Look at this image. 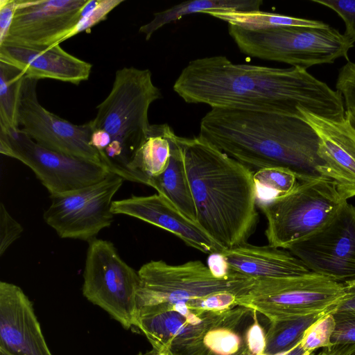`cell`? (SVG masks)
Listing matches in <instances>:
<instances>
[{"label":"cell","mask_w":355,"mask_h":355,"mask_svg":"<svg viewBox=\"0 0 355 355\" xmlns=\"http://www.w3.org/2000/svg\"><path fill=\"white\" fill-rule=\"evenodd\" d=\"M173 91L188 103L276 113L302 118L304 110L340 121L345 108L340 93L299 67L275 68L234 64L225 55L191 60Z\"/></svg>","instance_id":"6da1fadb"},{"label":"cell","mask_w":355,"mask_h":355,"mask_svg":"<svg viewBox=\"0 0 355 355\" xmlns=\"http://www.w3.org/2000/svg\"><path fill=\"white\" fill-rule=\"evenodd\" d=\"M198 135L253 171L281 167L298 181L325 178L318 155L319 138L302 118L211 108L201 119Z\"/></svg>","instance_id":"7a4b0ae2"},{"label":"cell","mask_w":355,"mask_h":355,"mask_svg":"<svg viewBox=\"0 0 355 355\" xmlns=\"http://www.w3.org/2000/svg\"><path fill=\"white\" fill-rule=\"evenodd\" d=\"M196 223L223 249L247 242L259 221L254 173L200 137H180Z\"/></svg>","instance_id":"3957f363"},{"label":"cell","mask_w":355,"mask_h":355,"mask_svg":"<svg viewBox=\"0 0 355 355\" xmlns=\"http://www.w3.org/2000/svg\"><path fill=\"white\" fill-rule=\"evenodd\" d=\"M162 97L149 69L130 67L116 71L110 92L90 121L92 129L110 136V143L100 157L110 173L135 182L130 164L149 131V107Z\"/></svg>","instance_id":"277c9868"},{"label":"cell","mask_w":355,"mask_h":355,"mask_svg":"<svg viewBox=\"0 0 355 355\" xmlns=\"http://www.w3.org/2000/svg\"><path fill=\"white\" fill-rule=\"evenodd\" d=\"M228 33L240 51L248 56L306 69L340 58L348 61V52L354 44L329 25L250 31L228 24Z\"/></svg>","instance_id":"5b68a950"},{"label":"cell","mask_w":355,"mask_h":355,"mask_svg":"<svg viewBox=\"0 0 355 355\" xmlns=\"http://www.w3.org/2000/svg\"><path fill=\"white\" fill-rule=\"evenodd\" d=\"M346 202L327 178L297 181L290 191L261 206L268 244L288 250L326 226Z\"/></svg>","instance_id":"8992f818"},{"label":"cell","mask_w":355,"mask_h":355,"mask_svg":"<svg viewBox=\"0 0 355 355\" xmlns=\"http://www.w3.org/2000/svg\"><path fill=\"white\" fill-rule=\"evenodd\" d=\"M139 286L137 304L139 309L162 304L188 302L221 293L243 294L254 279L228 270L220 276L202 261L171 265L152 260L138 270Z\"/></svg>","instance_id":"52a82bcc"},{"label":"cell","mask_w":355,"mask_h":355,"mask_svg":"<svg viewBox=\"0 0 355 355\" xmlns=\"http://www.w3.org/2000/svg\"><path fill=\"white\" fill-rule=\"evenodd\" d=\"M344 293L343 283L311 272L293 278L254 279L243 294L236 297V304L263 315L272 323L331 313Z\"/></svg>","instance_id":"ba28073f"},{"label":"cell","mask_w":355,"mask_h":355,"mask_svg":"<svg viewBox=\"0 0 355 355\" xmlns=\"http://www.w3.org/2000/svg\"><path fill=\"white\" fill-rule=\"evenodd\" d=\"M250 311L240 306L207 310L191 308L185 302L162 304L139 309L135 328L153 349L177 354L202 343L210 330H233Z\"/></svg>","instance_id":"9c48e42d"},{"label":"cell","mask_w":355,"mask_h":355,"mask_svg":"<svg viewBox=\"0 0 355 355\" xmlns=\"http://www.w3.org/2000/svg\"><path fill=\"white\" fill-rule=\"evenodd\" d=\"M139 276L119 254L114 244L94 238L89 241L82 292L125 329L135 328Z\"/></svg>","instance_id":"30bf717a"},{"label":"cell","mask_w":355,"mask_h":355,"mask_svg":"<svg viewBox=\"0 0 355 355\" xmlns=\"http://www.w3.org/2000/svg\"><path fill=\"white\" fill-rule=\"evenodd\" d=\"M0 153L28 166L50 196L94 184L111 173L101 165L45 148L20 128L0 130Z\"/></svg>","instance_id":"8fae6325"},{"label":"cell","mask_w":355,"mask_h":355,"mask_svg":"<svg viewBox=\"0 0 355 355\" xmlns=\"http://www.w3.org/2000/svg\"><path fill=\"white\" fill-rule=\"evenodd\" d=\"M124 180L111 173L94 184L50 196L51 203L44 213V221L60 238L89 242L111 225L112 198Z\"/></svg>","instance_id":"7c38bea8"},{"label":"cell","mask_w":355,"mask_h":355,"mask_svg":"<svg viewBox=\"0 0 355 355\" xmlns=\"http://www.w3.org/2000/svg\"><path fill=\"white\" fill-rule=\"evenodd\" d=\"M37 81L26 76L24 78L17 109L19 128L45 148L104 166L90 143V121L77 125L48 111L37 99Z\"/></svg>","instance_id":"4fadbf2b"},{"label":"cell","mask_w":355,"mask_h":355,"mask_svg":"<svg viewBox=\"0 0 355 355\" xmlns=\"http://www.w3.org/2000/svg\"><path fill=\"white\" fill-rule=\"evenodd\" d=\"M288 250L311 272L345 283L355 279V206L346 202L320 231Z\"/></svg>","instance_id":"5bb4252c"},{"label":"cell","mask_w":355,"mask_h":355,"mask_svg":"<svg viewBox=\"0 0 355 355\" xmlns=\"http://www.w3.org/2000/svg\"><path fill=\"white\" fill-rule=\"evenodd\" d=\"M89 1L17 0L3 42L33 47L60 44L75 27Z\"/></svg>","instance_id":"9a60e30c"},{"label":"cell","mask_w":355,"mask_h":355,"mask_svg":"<svg viewBox=\"0 0 355 355\" xmlns=\"http://www.w3.org/2000/svg\"><path fill=\"white\" fill-rule=\"evenodd\" d=\"M300 113L319 138L322 175L334 182L340 197L347 201L355 196V128L346 116L336 121L304 110Z\"/></svg>","instance_id":"2e32d148"},{"label":"cell","mask_w":355,"mask_h":355,"mask_svg":"<svg viewBox=\"0 0 355 355\" xmlns=\"http://www.w3.org/2000/svg\"><path fill=\"white\" fill-rule=\"evenodd\" d=\"M0 352L8 355H53L33 302L18 286L0 282Z\"/></svg>","instance_id":"e0dca14e"},{"label":"cell","mask_w":355,"mask_h":355,"mask_svg":"<svg viewBox=\"0 0 355 355\" xmlns=\"http://www.w3.org/2000/svg\"><path fill=\"white\" fill-rule=\"evenodd\" d=\"M114 214L130 216L168 231L185 244L204 253L220 254L225 249L217 244L196 223L181 213L163 196H132L113 200Z\"/></svg>","instance_id":"ac0fdd59"},{"label":"cell","mask_w":355,"mask_h":355,"mask_svg":"<svg viewBox=\"0 0 355 355\" xmlns=\"http://www.w3.org/2000/svg\"><path fill=\"white\" fill-rule=\"evenodd\" d=\"M0 61L14 65L37 80L53 79L78 85L89 79L92 65L65 51L60 44L33 47L0 44Z\"/></svg>","instance_id":"d6986e66"},{"label":"cell","mask_w":355,"mask_h":355,"mask_svg":"<svg viewBox=\"0 0 355 355\" xmlns=\"http://www.w3.org/2000/svg\"><path fill=\"white\" fill-rule=\"evenodd\" d=\"M227 270L254 279H287L310 271L288 250L247 242L225 250L220 254Z\"/></svg>","instance_id":"ffe728a7"},{"label":"cell","mask_w":355,"mask_h":355,"mask_svg":"<svg viewBox=\"0 0 355 355\" xmlns=\"http://www.w3.org/2000/svg\"><path fill=\"white\" fill-rule=\"evenodd\" d=\"M171 155L168 165L159 175L153 178L149 186L165 197L181 213L196 222V210L189 187L180 137H171Z\"/></svg>","instance_id":"44dd1931"},{"label":"cell","mask_w":355,"mask_h":355,"mask_svg":"<svg viewBox=\"0 0 355 355\" xmlns=\"http://www.w3.org/2000/svg\"><path fill=\"white\" fill-rule=\"evenodd\" d=\"M173 132L166 123L150 125L130 164L135 182L149 186L153 178L166 170L171 155V137Z\"/></svg>","instance_id":"7402d4cb"},{"label":"cell","mask_w":355,"mask_h":355,"mask_svg":"<svg viewBox=\"0 0 355 355\" xmlns=\"http://www.w3.org/2000/svg\"><path fill=\"white\" fill-rule=\"evenodd\" d=\"M261 0H193L187 1L165 10L154 13L153 19L139 28V33L148 40L153 34L164 26L176 21L182 17L193 13L225 11L259 10Z\"/></svg>","instance_id":"603a6c76"},{"label":"cell","mask_w":355,"mask_h":355,"mask_svg":"<svg viewBox=\"0 0 355 355\" xmlns=\"http://www.w3.org/2000/svg\"><path fill=\"white\" fill-rule=\"evenodd\" d=\"M208 15L250 31H262L284 26L324 27L328 24L318 20L281 15L266 11L212 12Z\"/></svg>","instance_id":"cb8c5ba5"},{"label":"cell","mask_w":355,"mask_h":355,"mask_svg":"<svg viewBox=\"0 0 355 355\" xmlns=\"http://www.w3.org/2000/svg\"><path fill=\"white\" fill-rule=\"evenodd\" d=\"M21 69L0 61V130H16L17 109L24 78Z\"/></svg>","instance_id":"d4e9b609"},{"label":"cell","mask_w":355,"mask_h":355,"mask_svg":"<svg viewBox=\"0 0 355 355\" xmlns=\"http://www.w3.org/2000/svg\"><path fill=\"white\" fill-rule=\"evenodd\" d=\"M329 311L270 323L266 334V355L282 354L298 344L306 330Z\"/></svg>","instance_id":"484cf974"},{"label":"cell","mask_w":355,"mask_h":355,"mask_svg":"<svg viewBox=\"0 0 355 355\" xmlns=\"http://www.w3.org/2000/svg\"><path fill=\"white\" fill-rule=\"evenodd\" d=\"M336 322L332 313H327L312 324L304 332L300 341L302 348L309 352L318 349L329 348L334 345L331 338Z\"/></svg>","instance_id":"4316f807"},{"label":"cell","mask_w":355,"mask_h":355,"mask_svg":"<svg viewBox=\"0 0 355 355\" xmlns=\"http://www.w3.org/2000/svg\"><path fill=\"white\" fill-rule=\"evenodd\" d=\"M254 180L257 189H267L284 194L290 191L297 180L289 170L281 167H269L254 171Z\"/></svg>","instance_id":"83f0119b"},{"label":"cell","mask_w":355,"mask_h":355,"mask_svg":"<svg viewBox=\"0 0 355 355\" xmlns=\"http://www.w3.org/2000/svg\"><path fill=\"white\" fill-rule=\"evenodd\" d=\"M123 1V0H89L78 23L64 40L83 31H88L96 24L104 21L109 12Z\"/></svg>","instance_id":"f1b7e54d"},{"label":"cell","mask_w":355,"mask_h":355,"mask_svg":"<svg viewBox=\"0 0 355 355\" xmlns=\"http://www.w3.org/2000/svg\"><path fill=\"white\" fill-rule=\"evenodd\" d=\"M203 343L216 355H233L243 346L241 337L232 329L219 328L210 330L204 337Z\"/></svg>","instance_id":"f546056e"},{"label":"cell","mask_w":355,"mask_h":355,"mask_svg":"<svg viewBox=\"0 0 355 355\" xmlns=\"http://www.w3.org/2000/svg\"><path fill=\"white\" fill-rule=\"evenodd\" d=\"M336 89L344 101L345 111L355 114V63L349 60L339 70Z\"/></svg>","instance_id":"4dcf8cb0"},{"label":"cell","mask_w":355,"mask_h":355,"mask_svg":"<svg viewBox=\"0 0 355 355\" xmlns=\"http://www.w3.org/2000/svg\"><path fill=\"white\" fill-rule=\"evenodd\" d=\"M334 11L344 21L345 35L355 42V0H311Z\"/></svg>","instance_id":"1f68e13d"},{"label":"cell","mask_w":355,"mask_h":355,"mask_svg":"<svg viewBox=\"0 0 355 355\" xmlns=\"http://www.w3.org/2000/svg\"><path fill=\"white\" fill-rule=\"evenodd\" d=\"M23 227L8 211L4 204H0V256L21 236Z\"/></svg>","instance_id":"d6a6232c"},{"label":"cell","mask_w":355,"mask_h":355,"mask_svg":"<svg viewBox=\"0 0 355 355\" xmlns=\"http://www.w3.org/2000/svg\"><path fill=\"white\" fill-rule=\"evenodd\" d=\"M333 314L336 327L331 338L333 345L355 343V313L336 312Z\"/></svg>","instance_id":"836d02e7"},{"label":"cell","mask_w":355,"mask_h":355,"mask_svg":"<svg viewBox=\"0 0 355 355\" xmlns=\"http://www.w3.org/2000/svg\"><path fill=\"white\" fill-rule=\"evenodd\" d=\"M253 312L254 322L246 332L245 345L252 354L261 355L264 353L266 348V334L258 322L257 312Z\"/></svg>","instance_id":"e575fe53"},{"label":"cell","mask_w":355,"mask_h":355,"mask_svg":"<svg viewBox=\"0 0 355 355\" xmlns=\"http://www.w3.org/2000/svg\"><path fill=\"white\" fill-rule=\"evenodd\" d=\"M16 7L17 0H0V44L8 35Z\"/></svg>","instance_id":"d590c367"},{"label":"cell","mask_w":355,"mask_h":355,"mask_svg":"<svg viewBox=\"0 0 355 355\" xmlns=\"http://www.w3.org/2000/svg\"><path fill=\"white\" fill-rule=\"evenodd\" d=\"M344 295L331 313H355V279L343 283Z\"/></svg>","instance_id":"8d00e7d4"},{"label":"cell","mask_w":355,"mask_h":355,"mask_svg":"<svg viewBox=\"0 0 355 355\" xmlns=\"http://www.w3.org/2000/svg\"><path fill=\"white\" fill-rule=\"evenodd\" d=\"M174 355H216L211 351H210L208 348L205 347L204 343H200L199 345H195L190 348H188L185 350H183L179 353L175 354ZM233 355H254L252 354L245 343L243 345L241 348L239 349L238 352ZM261 355H265L264 354Z\"/></svg>","instance_id":"74e56055"},{"label":"cell","mask_w":355,"mask_h":355,"mask_svg":"<svg viewBox=\"0 0 355 355\" xmlns=\"http://www.w3.org/2000/svg\"><path fill=\"white\" fill-rule=\"evenodd\" d=\"M311 355H355V343L334 345Z\"/></svg>","instance_id":"f35d334b"},{"label":"cell","mask_w":355,"mask_h":355,"mask_svg":"<svg viewBox=\"0 0 355 355\" xmlns=\"http://www.w3.org/2000/svg\"><path fill=\"white\" fill-rule=\"evenodd\" d=\"M137 355H174L171 351L159 352L156 349H152L150 351L146 352H139Z\"/></svg>","instance_id":"ab89813d"},{"label":"cell","mask_w":355,"mask_h":355,"mask_svg":"<svg viewBox=\"0 0 355 355\" xmlns=\"http://www.w3.org/2000/svg\"><path fill=\"white\" fill-rule=\"evenodd\" d=\"M345 116L348 118L351 123L355 128V114L345 111Z\"/></svg>","instance_id":"60d3db41"},{"label":"cell","mask_w":355,"mask_h":355,"mask_svg":"<svg viewBox=\"0 0 355 355\" xmlns=\"http://www.w3.org/2000/svg\"><path fill=\"white\" fill-rule=\"evenodd\" d=\"M0 355H8V354H7L6 353L0 352Z\"/></svg>","instance_id":"b9f144b4"}]
</instances>
